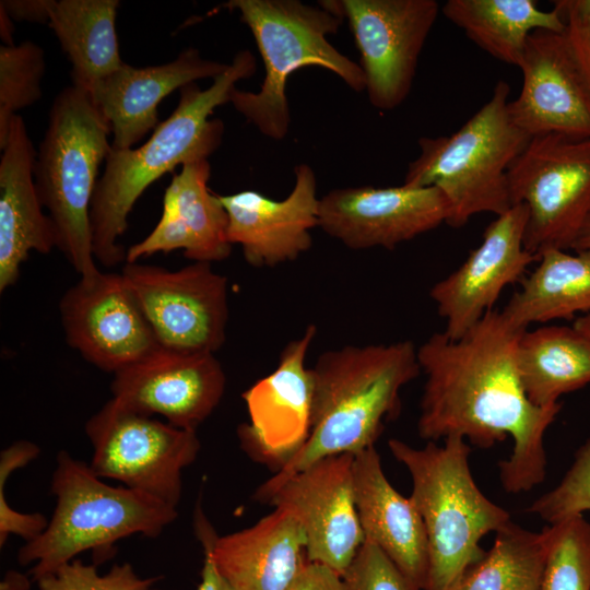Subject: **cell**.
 Masks as SVG:
<instances>
[{"instance_id":"cell-1","label":"cell","mask_w":590,"mask_h":590,"mask_svg":"<svg viewBox=\"0 0 590 590\" xmlns=\"http://www.w3.org/2000/svg\"><path fill=\"white\" fill-rule=\"evenodd\" d=\"M524 331L493 309L460 339L437 332L417 347L425 375L418 436H459L481 448L510 437L511 453L498 468L504 489L512 494L543 482L544 436L560 410L535 406L523 390L517 349Z\"/></svg>"},{"instance_id":"cell-2","label":"cell","mask_w":590,"mask_h":590,"mask_svg":"<svg viewBox=\"0 0 590 590\" xmlns=\"http://www.w3.org/2000/svg\"><path fill=\"white\" fill-rule=\"evenodd\" d=\"M310 369L309 437L256 489L257 502L266 503L286 479L323 458L374 446L384 423L400 413L402 388L421 374L417 347L410 340L326 351Z\"/></svg>"},{"instance_id":"cell-3","label":"cell","mask_w":590,"mask_h":590,"mask_svg":"<svg viewBox=\"0 0 590 590\" xmlns=\"http://www.w3.org/2000/svg\"><path fill=\"white\" fill-rule=\"evenodd\" d=\"M256 69L253 54L238 51L208 88L202 90L196 82L181 87L175 110L144 144L126 150L111 148L90 211L93 252L103 266L114 267L126 260L127 250L118 240L142 192L178 165L208 160L220 146L224 125L210 116L217 106L229 103L236 83L252 76Z\"/></svg>"},{"instance_id":"cell-4","label":"cell","mask_w":590,"mask_h":590,"mask_svg":"<svg viewBox=\"0 0 590 590\" xmlns=\"http://www.w3.org/2000/svg\"><path fill=\"white\" fill-rule=\"evenodd\" d=\"M388 448L411 475L410 497L425 527L429 559L425 590H450L485 555L481 540L509 524L510 514L476 485L464 438L451 436L442 445L428 441L423 448L391 438Z\"/></svg>"},{"instance_id":"cell-5","label":"cell","mask_w":590,"mask_h":590,"mask_svg":"<svg viewBox=\"0 0 590 590\" xmlns=\"http://www.w3.org/2000/svg\"><path fill=\"white\" fill-rule=\"evenodd\" d=\"M310 5L298 0H231L220 8L239 13L250 30L264 66L257 92L235 87L229 103L263 135L282 140L291 115L286 96L288 78L306 67H318L338 75L350 88L363 92L365 74L359 64L328 40L343 22L334 1Z\"/></svg>"},{"instance_id":"cell-6","label":"cell","mask_w":590,"mask_h":590,"mask_svg":"<svg viewBox=\"0 0 590 590\" xmlns=\"http://www.w3.org/2000/svg\"><path fill=\"white\" fill-rule=\"evenodd\" d=\"M50 491L56 506L47 528L17 554L20 565L35 562L30 569L34 581L80 553L92 551L103 562L123 538H156L178 516L177 508L146 494L108 485L66 450L57 453Z\"/></svg>"},{"instance_id":"cell-7","label":"cell","mask_w":590,"mask_h":590,"mask_svg":"<svg viewBox=\"0 0 590 590\" xmlns=\"http://www.w3.org/2000/svg\"><path fill=\"white\" fill-rule=\"evenodd\" d=\"M110 133L91 94L71 85L54 99L36 154L35 186L54 223L57 248L83 280L101 272L93 252L90 211L99 165L111 150Z\"/></svg>"},{"instance_id":"cell-8","label":"cell","mask_w":590,"mask_h":590,"mask_svg":"<svg viewBox=\"0 0 590 590\" xmlns=\"http://www.w3.org/2000/svg\"><path fill=\"white\" fill-rule=\"evenodd\" d=\"M510 86L495 84L489 99L449 135L423 137L404 185L435 187L448 204L446 224L462 227L480 213L500 215L512 204L507 173L528 143L509 111Z\"/></svg>"},{"instance_id":"cell-9","label":"cell","mask_w":590,"mask_h":590,"mask_svg":"<svg viewBox=\"0 0 590 590\" xmlns=\"http://www.w3.org/2000/svg\"><path fill=\"white\" fill-rule=\"evenodd\" d=\"M511 204L528 209L524 247L573 249L590 216V139L531 137L507 173Z\"/></svg>"},{"instance_id":"cell-10","label":"cell","mask_w":590,"mask_h":590,"mask_svg":"<svg viewBox=\"0 0 590 590\" xmlns=\"http://www.w3.org/2000/svg\"><path fill=\"white\" fill-rule=\"evenodd\" d=\"M85 434L93 448L90 467L97 476L177 508L182 470L201 448L197 430L138 413L111 398L88 418Z\"/></svg>"},{"instance_id":"cell-11","label":"cell","mask_w":590,"mask_h":590,"mask_svg":"<svg viewBox=\"0 0 590 590\" xmlns=\"http://www.w3.org/2000/svg\"><path fill=\"white\" fill-rule=\"evenodd\" d=\"M121 273L160 346L210 353L222 347L228 320L227 279L211 263L192 262L169 271L133 262Z\"/></svg>"},{"instance_id":"cell-12","label":"cell","mask_w":590,"mask_h":590,"mask_svg":"<svg viewBox=\"0 0 590 590\" xmlns=\"http://www.w3.org/2000/svg\"><path fill=\"white\" fill-rule=\"evenodd\" d=\"M361 55L370 104L392 110L410 94L421 51L439 11L436 0L334 1Z\"/></svg>"},{"instance_id":"cell-13","label":"cell","mask_w":590,"mask_h":590,"mask_svg":"<svg viewBox=\"0 0 590 590\" xmlns=\"http://www.w3.org/2000/svg\"><path fill=\"white\" fill-rule=\"evenodd\" d=\"M354 455L323 458L286 479L266 503L294 517L306 538V555L341 577L365 541L353 486Z\"/></svg>"},{"instance_id":"cell-14","label":"cell","mask_w":590,"mask_h":590,"mask_svg":"<svg viewBox=\"0 0 590 590\" xmlns=\"http://www.w3.org/2000/svg\"><path fill=\"white\" fill-rule=\"evenodd\" d=\"M59 311L68 344L102 370L116 374L160 347L122 273L80 279Z\"/></svg>"},{"instance_id":"cell-15","label":"cell","mask_w":590,"mask_h":590,"mask_svg":"<svg viewBox=\"0 0 590 590\" xmlns=\"http://www.w3.org/2000/svg\"><path fill=\"white\" fill-rule=\"evenodd\" d=\"M316 333V326L309 324L285 345L276 368L241 394L249 423L237 428L240 446L250 458L275 472L310 434L314 381L306 357Z\"/></svg>"},{"instance_id":"cell-16","label":"cell","mask_w":590,"mask_h":590,"mask_svg":"<svg viewBox=\"0 0 590 590\" xmlns=\"http://www.w3.org/2000/svg\"><path fill=\"white\" fill-rule=\"evenodd\" d=\"M448 204L435 187H347L319 200L318 226L351 249H393L447 222Z\"/></svg>"},{"instance_id":"cell-17","label":"cell","mask_w":590,"mask_h":590,"mask_svg":"<svg viewBox=\"0 0 590 590\" xmlns=\"http://www.w3.org/2000/svg\"><path fill=\"white\" fill-rule=\"evenodd\" d=\"M527 221V206L514 204L487 225L481 244L463 263L430 288L449 339L463 337L493 310L503 290L521 282L527 268L538 261L524 247Z\"/></svg>"},{"instance_id":"cell-18","label":"cell","mask_w":590,"mask_h":590,"mask_svg":"<svg viewBox=\"0 0 590 590\" xmlns=\"http://www.w3.org/2000/svg\"><path fill=\"white\" fill-rule=\"evenodd\" d=\"M215 353L157 347L114 374L113 398L141 414L197 430L221 402L226 376Z\"/></svg>"},{"instance_id":"cell-19","label":"cell","mask_w":590,"mask_h":590,"mask_svg":"<svg viewBox=\"0 0 590 590\" xmlns=\"http://www.w3.org/2000/svg\"><path fill=\"white\" fill-rule=\"evenodd\" d=\"M522 86L508 111L534 137L557 133L590 139V85L563 33L534 31L518 67Z\"/></svg>"},{"instance_id":"cell-20","label":"cell","mask_w":590,"mask_h":590,"mask_svg":"<svg viewBox=\"0 0 590 590\" xmlns=\"http://www.w3.org/2000/svg\"><path fill=\"white\" fill-rule=\"evenodd\" d=\"M294 172V186L283 200L255 190L220 196L228 216V240L241 247L252 267L293 261L312 245L310 231L318 226L320 200L315 172L303 163Z\"/></svg>"},{"instance_id":"cell-21","label":"cell","mask_w":590,"mask_h":590,"mask_svg":"<svg viewBox=\"0 0 590 590\" xmlns=\"http://www.w3.org/2000/svg\"><path fill=\"white\" fill-rule=\"evenodd\" d=\"M210 174L208 160L181 166L165 191L158 223L144 239L128 248L127 263L177 249L193 262L212 263L229 256L228 216L220 196L209 189Z\"/></svg>"},{"instance_id":"cell-22","label":"cell","mask_w":590,"mask_h":590,"mask_svg":"<svg viewBox=\"0 0 590 590\" xmlns=\"http://www.w3.org/2000/svg\"><path fill=\"white\" fill-rule=\"evenodd\" d=\"M227 66L202 58L193 47L164 64L135 68L123 63L90 93L110 126L111 148L131 149L157 127V105L164 97L197 80L214 79Z\"/></svg>"},{"instance_id":"cell-23","label":"cell","mask_w":590,"mask_h":590,"mask_svg":"<svg viewBox=\"0 0 590 590\" xmlns=\"http://www.w3.org/2000/svg\"><path fill=\"white\" fill-rule=\"evenodd\" d=\"M353 486L365 540L390 558L413 590H425L429 559L422 517L411 497L388 481L375 446L354 455Z\"/></svg>"},{"instance_id":"cell-24","label":"cell","mask_w":590,"mask_h":590,"mask_svg":"<svg viewBox=\"0 0 590 590\" xmlns=\"http://www.w3.org/2000/svg\"><path fill=\"white\" fill-rule=\"evenodd\" d=\"M0 160V292L14 285L30 251L57 247L54 223L43 211L35 179L36 152L20 115L13 117Z\"/></svg>"},{"instance_id":"cell-25","label":"cell","mask_w":590,"mask_h":590,"mask_svg":"<svg viewBox=\"0 0 590 590\" xmlns=\"http://www.w3.org/2000/svg\"><path fill=\"white\" fill-rule=\"evenodd\" d=\"M306 545L298 521L275 508L247 529L215 534L211 551L233 590H288L308 560Z\"/></svg>"},{"instance_id":"cell-26","label":"cell","mask_w":590,"mask_h":590,"mask_svg":"<svg viewBox=\"0 0 590 590\" xmlns=\"http://www.w3.org/2000/svg\"><path fill=\"white\" fill-rule=\"evenodd\" d=\"M118 0H50L48 25L72 64V85L91 93L125 62L116 32Z\"/></svg>"},{"instance_id":"cell-27","label":"cell","mask_w":590,"mask_h":590,"mask_svg":"<svg viewBox=\"0 0 590 590\" xmlns=\"http://www.w3.org/2000/svg\"><path fill=\"white\" fill-rule=\"evenodd\" d=\"M538 261L502 310L512 326L527 330L532 323L569 320L590 311V250L571 255L551 249Z\"/></svg>"},{"instance_id":"cell-28","label":"cell","mask_w":590,"mask_h":590,"mask_svg":"<svg viewBox=\"0 0 590 590\" xmlns=\"http://www.w3.org/2000/svg\"><path fill=\"white\" fill-rule=\"evenodd\" d=\"M523 390L538 408L559 405L558 399L590 384V346L573 327L526 330L517 349Z\"/></svg>"},{"instance_id":"cell-29","label":"cell","mask_w":590,"mask_h":590,"mask_svg":"<svg viewBox=\"0 0 590 590\" xmlns=\"http://www.w3.org/2000/svg\"><path fill=\"white\" fill-rule=\"evenodd\" d=\"M441 12L484 51L516 67L534 31H565L559 12L541 10L534 0H448Z\"/></svg>"},{"instance_id":"cell-30","label":"cell","mask_w":590,"mask_h":590,"mask_svg":"<svg viewBox=\"0 0 590 590\" xmlns=\"http://www.w3.org/2000/svg\"><path fill=\"white\" fill-rule=\"evenodd\" d=\"M546 552L545 529L530 531L511 521L450 590H540Z\"/></svg>"},{"instance_id":"cell-31","label":"cell","mask_w":590,"mask_h":590,"mask_svg":"<svg viewBox=\"0 0 590 590\" xmlns=\"http://www.w3.org/2000/svg\"><path fill=\"white\" fill-rule=\"evenodd\" d=\"M544 529L547 552L540 590H590V521L578 515Z\"/></svg>"},{"instance_id":"cell-32","label":"cell","mask_w":590,"mask_h":590,"mask_svg":"<svg viewBox=\"0 0 590 590\" xmlns=\"http://www.w3.org/2000/svg\"><path fill=\"white\" fill-rule=\"evenodd\" d=\"M45 74L43 49L31 40L0 47V148L17 115L42 97Z\"/></svg>"},{"instance_id":"cell-33","label":"cell","mask_w":590,"mask_h":590,"mask_svg":"<svg viewBox=\"0 0 590 590\" xmlns=\"http://www.w3.org/2000/svg\"><path fill=\"white\" fill-rule=\"evenodd\" d=\"M548 524L590 511V438L579 448L559 483L528 508Z\"/></svg>"},{"instance_id":"cell-34","label":"cell","mask_w":590,"mask_h":590,"mask_svg":"<svg viewBox=\"0 0 590 590\" xmlns=\"http://www.w3.org/2000/svg\"><path fill=\"white\" fill-rule=\"evenodd\" d=\"M160 579L139 577L129 563L114 565L107 574L99 575L95 565L72 559L36 582L39 590H150Z\"/></svg>"},{"instance_id":"cell-35","label":"cell","mask_w":590,"mask_h":590,"mask_svg":"<svg viewBox=\"0 0 590 590\" xmlns=\"http://www.w3.org/2000/svg\"><path fill=\"white\" fill-rule=\"evenodd\" d=\"M342 579L345 590H413L390 558L366 540Z\"/></svg>"},{"instance_id":"cell-36","label":"cell","mask_w":590,"mask_h":590,"mask_svg":"<svg viewBox=\"0 0 590 590\" xmlns=\"http://www.w3.org/2000/svg\"><path fill=\"white\" fill-rule=\"evenodd\" d=\"M553 7L565 23L564 34L590 85V0H557Z\"/></svg>"},{"instance_id":"cell-37","label":"cell","mask_w":590,"mask_h":590,"mask_svg":"<svg viewBox=\"0 0 590 590\" xmlns=\"http://www.w3.org/2000/svg\"><path fill=\"white\" fill-rule=\"evenodd\" d=\"M193 526L196 535L201 542L204 552L201 582L197 590H233L219 573L213 560L211 543L216 533L200 508V505L196 507Z\"/></svg>"},{"instance_id":"cell-38","label":"cell","mask_w":590,"mask_h":590,"mask_svg":"<svg viewBox=\"0 0 590 590\" xmlns=\"http://www.w3.org/2000/svg\"><path fill=\"white\" fill-rule=\"evenodd\" d=\"M288 590H345L343 579L332 569L309 560Z\"/></svg>"},{"instance_id":"cell-39","label":"cell","mask_w":590,"mask_h":590,"mask_svg":"<svg viewBox=\"0 0 590 590\" xmlns=\"http://www.w3.org/2000/svg\"><path fill=\"white\" fill-rule=\"evenodd\" d=\"M50 0H1L0 5L8 12L12 21L47 23Z\"/></svg>"},{"instance_id":"cell-40","label":"cell","mask_w":590,"mask_h":590,"mask_svg":"<svg viewBox=\"0 0 590 590\" xmlns=\"http://www.w3.org/2000/svg\"><path fill=\"white\" fill-rule=\"evenodd\" d=\"M30 578L13 569L8 570L0 582V590H30Z\"/></svg>"},{"instance_id":"cell-41","label":"cell","mask_w":590,"mask_h":590,"mask_svg":"<svg viewBox=\"0 0 590 590\" xmlns=\"http://www.w3.org/2000/svg\"><path fill=\"white\" fill-rule=\"evenodd\" d=\"M14 25L8 12L0 5V36L4 45H13Z\"/></svg>"},{"instance_id":"cell-42","label":"cell","mask_w":590,"mask_h":590,"mask_svg":"<svg viewBox=\"0 0 590 590\" xmlns=\"http://www.w3.org/2000/svg\"><path fill=\"white\" fill-rule=\"evenodd\" d=\"M573 328L581 334L590 346V311L578 317L574 321Z\"/></svg>"},{"instance_id":"cell-43","label":"cell","mask_w":590,"mask_h":590,"mask_svg":"<svg viewBox=\"0 0 590 590\" xmlns=\"http://www.w3.org/2000/svg\"><path fill=\"white\" fill-rule=\"evenodd\" d=\"M573 250L582 251L590 250V216L581 229L577 240L573 246Z\"/></svg>"}]
</instances>
